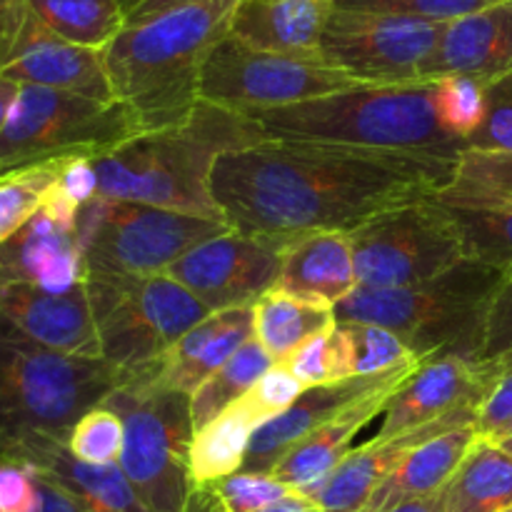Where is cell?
Segmentation results:
<instances>
[{"instance_id": "1", "label": "cell", "mask_w": 512, "mask_h": 512, "mask_svg": "<svg viewBox=\"0 0 512 512\" xmlns=\"http://www.w3.org/2000/svg\"><path fill=\"white\" fill-rule=\"evenodd\" d=\"M458 160L345 145L260 140L220 155L215 205L235 233L283 245L310 233H350L380 213L435 198Z\"/></svg>"}, {"instance_id": "2", "label": "cell", "mask_w": 512, "mask_h": 512, "mask_svg": "<svg viewBox=\"0 0 512 512\" xmlns=\"http://www.w3.org/2000/svg\"><path fill=\"white\" fill-rule=\"evenodd\" d=\"M238 0H203L138 25H125L103 50L115 100L143 133L183 128L200 105V73L228 35Z\"/></svg>"}, {"instance_id": "3", "label": "cell", "mask_w": 512, "mask_h": 512, "mask_svg": "<svg viewBox=\"0 0 512 512\" xmlns=\"http://www.w3.org/2000/svg\"><path fill=\"white\" fill-rule=\"evenodd\" d=\"M258 140L345 145L458 160L463 140L443 128L435 83L360 85L308 103L243 113Z\"/></svg>"}, {"instance_id": "4", "label": "cell", "mask_w": 512, "mask_h": 512, "mask_svg": "<svg viewBox=\"0 0 512 512\" xmlns=\"http://www.w3.org/2000/svg\"><path fill=\"white\" fill-rule=\"evenodd\" d=\"M260 143L245 118L200 103L183 128L143 133L93 158L98 198L220 220L210 175L223 153Z\"/></svg>"}, {"instance_id": "5", "label": "cell", "mask_w": 512, "mask_h": 512, "mask_svg": "<svg viewBox=\"0 0 512 512\" xmlns=\"http://www.w3.org/2000/svg\"><path fill=\"white\" fill-rule=\"evenodd\" d=\"M505 270L465 258L448 273L405 288H358L333 308L338 323L380 325L398 335L413 355L478 358L490 300Z\"/></svg>"}, {"instance_id": "6", "label": "cell", "mask_w": 512, "mask_h": 512, "mask_svg": "<svg viewBox=\"0 0 512 512\" xmlns=\"http://www.w3.org/2000/svg\"><path fill=\"white\" fill-rule=\"evenodd\" d=\"M120 383L123 375L103 358L55 353L0 330V440L45 435L68 443L75 423Z\"/></svg>"}, {"instance_id": "7", "label": "cell", "mask_w": 512, "mask_h": 512, "mask_svg": "<svg viewBox=\"0 0 512 512\" xmlns=\"http://www.w3.org/2000/svg\"><path fill=\"white\" fill-rule=\"evenodd\" d=\"M105 408L123 418L118 465L148 512H183L190 488V395L155 388L143 375L120 383Z\"/></svg>"}, {"instance_id": "8", "label": "cell", "mask_w": 512, "mask_h": 512, "mask_svg": "<svg viewBox=\"0 0 512 512\" xmlns=\"http://www.w3.org/2000/svg\"><path fill=\"white\" fill-rule=\"evenodd\" d=\"M143 135L133 110L120 100H95L70 90L20 85L0 133V178L70 155H98Z\"/></svg>"}, {"instance_id": "9", "label": "cell", "mask_w": 512, "mask_h": 512, "mask_svg": "<svg viewBox=\"0 0 512 512\" xmlns=\"http://www.w3.org/2000/svg\"><path fill=\"white\" fill-rule=\"evenodd\" d=\"M85 285L98 325L100 358L123 380L155 368L185 333L213 315L165 273L150 278L88 275Z\"/></svg>"}, {"instance_id": "10", "label": "cell", "mask_w": 512, "mask_h": 512, "mask_svg": "<svg viewBox=\"0 0 512 512\" xmlns=\"http://www.w3.org/2000/svg\"><path fill=\"white\" fill-rule=\"evenodd\" d=\"M230 230L220 220L103 198L83 205L75 225L85 278L160 275L200 243Z\"/></svg>"}, {"instance_id": "11", "label": "cell", "mask_w": 512, "mask_h": 512, "mask_svg": "<svg viewBox=\"0 0 512 512\" xmlns=\"http://www.w3.org/2000/svg\"><path fill=\"white\" fill-rule=\"evenodd\" d=\"M360 85L365 83L333 68L320 55L270 53L250 48L228 33L205 60L200 103L243 115L308 103Z\"/></svg>"}, {"instance_id": "12", "label": "cell", "mask_w": 512, "mask_h": 512, "mask_svg": "<svg viewBox=\"0 0 512 512\" xmlns=\"http://www.w3.org/2000/svg\"><path fill=\"white\" fill-rule=\"evenodd\" d=\"M355 275L363 288H405L448 273L465 255L463 235L435 198L380 213L350 230Z\"/></svg>"}, {"instance_id": "13", "label": "cell", "mask_w": 512, "mask_h": 512, "mask_svg": "<svg viewBox=\"0 0 512 512\" xmlns=\"http://www.w3.org/2000/svg\"><path fill=\"white\" fill-rule=\"evenodd\" d=\"M445 23L375 10L335 8L320 58L365 85H418Z\"/></svg>"}, {"instance_id": "14", "label": "cell", "mask_w": 512, "mask_h": 512, "mask_svg": "<svg viewBox=\"0 0 512 512\" xmlns=\"http://www.w3.org/2000/svg\"><path fill=\"white\" fill-rule=\"evenodd\" d=\"M0 78L115 100L103 50L78 48L55 35L28 0H0Z\"/></svg>"}, {"instance_id": "15", "label": "cell", "mask_w": 512, "mask_h": 512, "mask_svg": "<svg viewBox=\"0 0 512 512\" xmlns=\"http://www.w3.org/2000/svg\"><path fill=\"white\" fill-rule=\"evenodd\" d=\"M165 275L208 305L210 313L253 308L278 283L280 248L230 230L185 253Z\"/></svg>"}, {"instance_id": "16", "label": "cell", "mask_w": 512, "mask_h": 512, "mask_svg": "<svg viewBox=\"0 0 512 512\" xmlns=\"http://www.w3.org/2000/svg\"><path fill=\"white\" fill-rule=\"evenodd\" d=\"M0 330L55 353L100 358L98 325L85 283L65 293L25 283L0 285Z\"/></svg>"}, {"instance_id": "17", "label": "cell", "mask_w": 512, "mask_h": 512, "mask_svg": "<svg viewBox=\"0 0 512 512\" xmlns=\"http://www.w3.org/2000/svg\"><path fill=\"white\" fill-rule=\"evenodd\" d=\"M498 378V365L480 363L468 355L453 353L425 360L393 395L375 438H395L463 405H483Z\"/></svg>"}, {"instance_id": "18", "label": "cell", "mask_w": 512, "mask_h": 512, "mask_svg": "<svg viewBox=\"0 0 512 512\" xmlns=\"http://www.w3.org/2000/svg\"><path fill=\"white\" fill-rule=\"evenodd\" d=\"M480 405H463L448 415L418 425V428L400 433L395 438L380 440L373 438L368 445L350 450L348 458L333 470L325 480L305 493L323 512H363L368 500L378 490V485L393 473L400 460L428 440L458 430L463 425H475Z\"/></svg>"}, {"instance_id": "19", "label": "cell", "mask_w": 512, "mask_h": 512, "mask_svg": "<svg viewBox=\"0 0 512 512\" xmlns=\"http://www.w3.org/2000/svg\"><path fill=\"white\" fill-rule=\"evenodd\" d=\"M418 363H423V358H413L408 363H400L395 368L385 370V373L368 375V378H348L338 380V383L308 388L285 413L275 415V418L265 420L263 425L255 428L253 438H250L248 455H245L243 473L270 475L295 443H300L313 430H318L320 425H325L335 415L343 413L355 400L373 393L375 388H380L388 380H393L395 375L405 373V370H410Z\"/></svg>"}, {"instance_id": "20", "label": "cell", "mask_w": 512, "mask_h": 512, "mask_svg": "<svg viewBox=\"0 0 512 512\" xmlns=\"http://www.w3.org/2000/svg\"><path fill=\"white\" fill-rule=\"evenodd\" d=\"M0 460H15L73 495L88 512H148L130 488L128 478L113 465H90L75 458L68 445L45 435H20L0 440Z\"/></svg>"}, {"instance_id": "21", "label": "cell", "mask_w": 512, "mask_h": 512, "mask_svg": "<svg viewBox=\"0 0 512 512\" xmlns=\"http://www.w3.org/2000/svg\"><path fill=\"white\" fill-rule=\"evenodd\" d=\"M505 75H512V3L445 23L423 83L470 78L488 85Z\"/></svg>"}, {"instance_id": "22", "label": "cell", "mask_w": 512, "mask_h": 512, "mask_svg": "<svg viewBox=\"0 0 512 512\" xmlns=\"http://www.w3.org/2000/svg\"><path fill=\"white\" fill-rule=\"evenodd\" d=\"M423 363L413 365V368L405 370V373L395 375L393 380H388L385 385L375 388L373 393L363 395V398L355 400L353 405H348L343 413L335 415V418L328 420L325 425H320L318 430H313L308 438L295 443L293 448L285 453V458L275 465L270 475L300 495H305L310 488H315L320 480L328 478V475L348 458V453L353 450L350 445H353L355 435H358L370 420H375L380 413L388 410L393 395L408 383L410 375H413Z\"/></svg>"}, {"instance_id": "23", "label": "cell", "mask_w": 512, "mask_h": 512, "mask_svg": "<svg viewBox=\"0 0 512 512\" xmlns=\"http://www.w3.org/2000/svg\"><path fill=\"white\" fill-rule=\"evenodd\" d=\"M25 283L65 293L85 283L78 233L55 223L43 208L0 245V285Z\"/></svg>"}, {"instance_id": "24", "label": "cell", "mask_w": 512, "mask_h": 512, "mask_svg": "<svg viewBox=\"0 0 512 512\" xmlns=\"http://www.w3.org/2000/svg\"><path fill=\"white\" fill-rule=\"evenodd\" d=\"M278 248V293L335 308L358 288L350 233L300 235Z\"/></svg>"}, {"instance_id": "25", "label": "cell", "mask_w": 512, "mask_h": 512, "mask_svg": "<svg viewBox=\"0 0 512 512\" xmlns=\"http://www.w3.org/2000/svg\"><path fill=\"white\" fill-rule=\"evenodd\" d=\"M338 0H238L228 33L270 53L320 55V38Z\"/></svg>"}, {"instance_id": "26", "label": "cell", "mask_w": 512, "mask_h": 512, "mask_svg": "<svg viewBox=\"0 0 512 512\" xmlns=\"http://www.w3.org/2000/svg\"><path fill=\"white\" fill-rule=\"evenodd\" d=\"M475 440H478L475 425H463V428L450 430V433L410 450L400 460L398 468L378 485L363 512H385L410 503V500L440 493L458 473L460 463L473 448Z\"/></svg>"}, {"instance_id": "27", "label": "cell", "mask_w": 512, "mask_h": 512, "mask_svg": "<svg viewBox=\"0 0 512 512\" xmlns=\"http://www.w3.org/2000/svg\"><path fill=\"white\" fill-rule=\"evenodd\" d=\"M443 512H503L512 508V458L490 438L468 450L443 490Z\"/></svg>"}, {"instance_id": "28", "label": "cell", "mask_w": 512, "mask_h": 512, "mask_svg": "<svg viewBox=\"0 0 512 512\" xmlns=\"http://www.w3.org/2000/svg\"><path fill=\"white\" fill-rule=\"evenodd\" d=\"M253 315L255 338L275 365L285 363L300 345L338 323L333 308L308 303V300L293 298V295L278 293V290L265 293L253 305Z\"/></svg>"}, {"instance_id": "29", "label": "cell", "mask_w": 512, "mask_h": 512, "mask_svg": "<svg viewBox=\"0 0 512 512\" xmlns=\"http://www.w3.org/2000/svg\"><path fill=\"white\" fill-rule=\"evenodd\" d=\"M258 425V418L240 400L218 420L198 430L190 445V483L208 485L240 473Z\"/></svg>"}, {"instance_id": "30", "label": "cell", "mask_w": 512, "mask_h": 512, "mask_svg": "<svg viewBox=\"0 0 512 512\" xmlns=\"http://www.w3.org/2000/svg\"><path fill=\"white\" fill-rule=\"evenodd\" d=\"M273 358L265 353L258 338H250L218 373L210 375L193 395H190V420H193V433L203 430L213 420L235 403L245 398L253 390V385L273 368Z\"/></svg>"}, {"instance_id": "31", "label": "cell", "mask_w": 512, "mask_h": 512, "mask_svg": "<svg viewBox=\"0 0 512 512\" xmlns=\"http://www.w3.org/2000/svg\"><path fill=\"white\" fill-rule=\"evenodd\" d=\"M38 18L68 43L88 50H105L125 28L120 0H28Z\"/></svg>"}, {"instance_id": "32", "label": "cell", "mask_w": 512, "mask_h": 512, "mask_svg": "<svg viewBox=\"0 0 512 512\" xmlns=\"http://www.w3.org/2000/svg\"><path fill=\"white\" fill-rule=\"evenodd\" d=\"M255 335V315L253 308H233L223 310V323L215 330L213 338L205 343V348L195 355L190 363L180 365L173 370H145V380L155 385V388L175 390V393L193 395L205 380L213 373H218L245 343ZM133 378V375H130Z\"/></svg>"}, {"instance_id": "33", "label": "cell", "mask_w": 512, "mask_h": 512, "mask_svg": "<svg viewBox=\"0 0 512 512\" xmlns=\"http://www.w3.org/2000/svg\"><path fill=\"white\" fill-rule=\"evenodd\" d=\"M333 345L338 380L368 378L418 358L398 335L368 323H335Z\"/></svg>"}, {"instance_id": "34", "label": "cell", "mask_w": 512, "mask_h": 512, "mask_svg": "<svg viewBox=\"0 0 512 512\" xmlns=\"http://www.w3.org/2000/svg\"><path fill=\"white\" fill-rule=\"evenodd\" d=\"M435 200L445 205H512V155L463 150L453 183Z\"/></svg>"}, {"instance_id": "35", "label": "cell", "mask_w": 512, "mask_h": 512, "mask_svg": "<svg viewBox=\"0 0 512 512\" xmlns=\"http://www.w3.org/2000/svg\"><path fill=\"white\" fill-rule=\"evenodd\" d=\"M445 208L463 235L465 255L470 260L493 265L498 270L512 268V205H445Z\"/></svg>"}, {"instance_id": "36", "label": "cell", "mask_w": 512, "mask_h": 512, "mask_svg": "<svg viewBox=\"0 0 512 512\" xmlns=\"http://www.w3.org/2000/svg\"><path fill=\"white\" fill-rule=\"evenodd\" d=\"M73 158H78V155L45 160V163L15 170V173L0 178V245L8 238H13L43 208L50 188L58 183L65 163Z\"/></svg>"}, {"instance_id": "37", "label": "cell", "mask_w": 512, "mask_h": 512, "mask_svg": "<svg viewBox=\"0 0 512 512\" xmlns=\"http://www.w3.org/2000/svg\"><path fill=\"white\" fill-rule=\"evenodd\" d=\"M125 425L115 410L100 408L88 410L83 418L75 423L68 435V450L78 460L90 465H113L123 455Z\"/></svg>"}, {"instance_id": "38", "label": "cell", "mask_w": 512, "mask_h": 512, "mask_svg": "<svg viewBox=\"0 0 512 512\" xmlns=\"http://www.w3.org/2000/svg\"><path fill=\"white\" fill-rule=\"evenodd\" d=\"M435 110L443 128L465 143L483 123L485 85L470 78L435 80Z\"/></svg>"}, {"instance_id": "39", "label": "cell", "mask_w": 512, "mask_h": 512, "mask_svg": "<svg viewBox=\"0 0 512 512\" xmlns=\"http://www.w3.org/2000/svg\"><path fill=\"white\" fill-rule=\"evenodd\" d=\"M465 150L512 155V75L485 85V115Z\"/></svg>"}, {"instance_id": "40", "label": "cell", "mask_w": 512, "mask_h": 512, "mask_svg": "<svg viewBox=\"0 0 512 512\" xmlns=\"http://www.w3.org/2000/svg\"><path fill=\"white\" fill-rule=\"evenodd\" d=\"M505 3H512V0H338V8L410 15V18H423L430 23H453V20L468 18V15Z\"/></svg>"}, {"instance_id": "41", "label": "cell", "mask_w": 512, "mask_h": 512, "mask_svg": "<svg viewBox=\"0 0 512 512\" xmlns=\"http://www.w3.org/2000/svg\"><path fill=\"white\" fill-rule=\"evenodd\" d=\"M225 512H258L295 493L293 488L263 473H235L215 483Z\"/></svg>"}, {"instance_id": "42", "label": "cell", "mask_w": 512, "mask_h": 512, "mask_svg": "<svg viewBox=\"0 0 512 512\" xmlns=\"http://www.w3.org/2000/svg\"><path fill=\"white\" fill-rule=\"evenodd\" d=\"M512 353V268L505 270L480 333L478 358L480 363H498Z\"/></svg>"}, {"instance_id": "43", "label": "cell", "mask_w": 512, "mask_h": 512, "mask_svg": "<svg viewBox=\"0 0 512 512\" xmlns=\"http://www.w3.org/2000/svg\"><path fill=\"white\" fill-rule=\"evenodd\" d=\"M303 393V383L295 380L285 365H273V368L253 385V390L245 395L243 403L245 408L258 418V423L263 425L265 420L285 413V410H288Z\"/></svg>"}, {"instance_id": "44", "label": "cell", "mask_w": 512, "mask_h": 512, "mask_svg": "<svg viewBox=\"0 0 512 512\" xmlns=\"http://www.w3.org/2000/svg\"><path fill=\"white\" fill-rule=\"evenodd\" d=\"M335 328V325H333ZM333 328L325 333L315 335L308 343L300 345L285 363L295 380L303 383V388H315V385L338 383V365H335V345H333Z\"/></svg>"}, {"instance_id": "45", "label": "cell", "mask_w": 512, "mask_h": 512, "mask_svg": "<svg viewBox=\"0 0 512 512\" xmlns=\"http://www.w3.org/2000/svg\"><path fill=\"white\" fill-rule=\"evenodd\" d=\"M40 485L33 468L0 460V512H38Z\"/></svg>"}, {"instance_id": "46", "label": "cell", "mask_w": 512, "mask_h": 512, "mask_svg": "<svg viewBox=\"0 0 512 512\" xmlns=\"http://www.w3.org/2000/svg\"><path fill=\"white\" fill-rule=\"evenodd\" d=\"M512 428V365L500 370L498 383L478 410L475 433L480 438H498Z\"/></svg>"}, {"instance_id": "47", "label": "cell", "mask_w": 512, "mask_h": 512, "mask_svg": "<svg viewBox=\"0 0 512 512\" xmlns=\"http://www.w3.org/2000/svg\"><path fill=\"white\" fill-rule=\"evenodd\" d=\"M98 188V170H95L93 158H85V155L68 160L63 173H60L58 183H55V190L68 203H73L75 208H83V205L93 203L98 198Z\"/></svg>"}, {"instance_id": "48", "label": "cell", "mask_w": 512, "mask_h": 512, "mask_svg": "<svg viewBox=\"0 0 512 512\" xmlns=\"http://www.w3.org/2000/svg\"><path fill=\"white\" fill-rule=\"evenodd\" d=\"M38 485H40L38 512H88L78 503V500L73 498V495L65 493V490L60 488V485H55L53 480L38 475Z\"/></svg>"}, {"instance_id": "49", "label": "cell", "mask_w": 512, "mask_h": 512, "mask_svg": "<svg viewBox=\"0 0 512 512\" xmlns=\"http://www.w3.org/2000/svg\"><path fill=\"white\" fill-rule=\"evenodd\" d=\"M195 3H203V0H143V3H138L133 10H130L125 25L145 23V20H153L158 18V15L170 13V10H178V8H185V5H195Z\"/></svg>"}, {"instance_id": "50", "label": "cell", "mask_w": 512, "mask_h": 512, "mask_svg": "<svg viewBox=\"0 0 512 512\" xmlns=\"http://www.w3.org/2000/svg\"><path fill=\"white\" fill-rule=\"evenodd\" d=\"M258 512H323V510H320L318 503H313L310 498H305V495L290 493L288 498L278 500V503L268 505V508H263Z\"/></svg>"}, {"instance_id": "51", "label": "cell", "mask_w": 512, "mask_h": 512, "mask_svg": "<svg viewBox=\"0 0 512 512\" xmlns=\"http://www.w3.org/2000/svg\"><path fill=\"white\" fill-rule=\"evenodd\" d=\"M18 90H20L18 83L0 78V133H3L5 123H8L10 110H13L15 98H18Z\"/></svg>"}, {"instance_id": "52", "label": "cell", "mask_w": 512, "mask_h": 512, "mask_svg": "<svg viewBox=\"0 0 512 512\" xmlns=\"http://www.w3.org/2000/svg\"><path fill=\"white\" fill-rule=\"evenodd\" d=\"M385 512H443V493L428 495V498L420 500H410V503H403L398 505V508Z\"/></svg>"}, {"instance_id": "53", "label": "cell", "mask_w": 512, "mask_h": 512, "mask_svg": "<svg viewBox=\"0 0 512 512\" xmlns=\"http://www.w3.org/2000/svg\"><path fill=\"white\" fill-rule=\"evenodd\" d=\"M490 440H493V443L498 445L500 450H505V453H508L510 458H512V433H508V435H500V438H490Z\"/></svg>"}, {"instance_id": "54", "label": "cell", "mask_w": 512, "mask_h": 512, "mask_svg": "<svg viewBox=\"0 0 512 512\" xmlns=\"http://www.w3.org/2000/svg\"><path fill=\"white\" fill-rule=\"evenodd\" d=\"M120 3H123L125 13H130V10H133L138 3H143V0H120Z\"/></svg>"}, {"instance_id": "55", "label": "cell", "mask_w": 512, "mask_h": 512, "mask_svg": "<svg viewBox=\"0 0 512 512\" xmlns=\"http://www.w3.org/2000/svg\"><path fill=\"white\" fill-rule=\"evenodd\" d=\"M495 365H498L500 370H503V368H508V365H512V353L505 355V358H503V360H498V363H495Z\"/></svg>"}, {"instance_id": "56", "label": "cell", "mask_w": 512, "mask_h": 512, "mask_svg": "<svg viewBox=\"0 0 512 512\" xmlns=\"http://www.w3.org/2000/svg\"><path fill=\"white\" fill-rule=\"evenodd\" d=\"M508 433H512V428H510V430H508ZM508 433H505V435H508ZM498 438H500V435H498Z\"/></svg>"}, {"instance_id": "57", "label": "cell", "mask_w": 512, "mask_h": 512, "mask_svg": "<svg viewBox=\"0 0 512 512\" xmlns=\"http://www.w3.org/2000/svg\"><path fill=\"white\" fill-rule=\"evenodd\" d=\"M503 512H512V508H508V510H503Z\"/></svg>"}]
</instances>
